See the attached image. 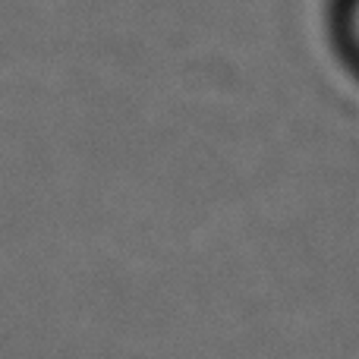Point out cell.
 Returning <instances> with one entry per match:
<instances>
[{"label":"cell","mask_w":359,"mask_h":359,"mask_svg":"<svg viewBox=\"0 0 359 359\" xmlns=\"http://www.w3.org/2000/svg\"><path fill=\"white\" fill-rule=\"evenodd\" d=\"M353 29H356V38H359V0H356V6H353Z\"/></svg>","instance_id":"cell-1"}]
</instances>
